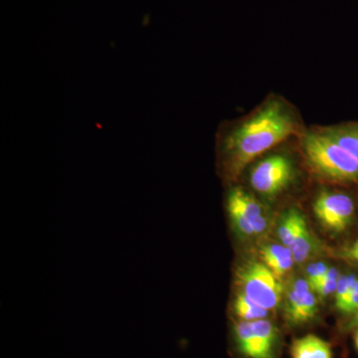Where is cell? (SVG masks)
I'll return each instance as SVG.
<instances>
[{"label": "cell", "instance_id": "obj_11", "mask_svg": "<svg viewBox=\"0 0 358 358\" xmlns=\"http://www.w3.org/2000/svg\"><path fill=\"white\" fill-rule=\"evenodd\" d=\"M235 334H236L238 348L245 357L264 358L258 339L252 327V322L241 320L235 327Z\"/></svg>", "mask_w": 358, "mask_h": 358}, {"label": "cell", "instance_id": "obj_13", "mask_svg": "<svg viewBox=\"0 0 358 358\" xmlns=\"http://www.w3.org/2000/svg\"><path fill=\"white\" fill-rule=\"evenodd\" d=\"M324 129L358 162V126L331 127Z\"/></svg>", "mask_w": 358, "mask_h": 358}, {"label": "cell", "instance_id": "obj_5", "mask_svg": "<svg viewBox=\"0 0 358 358\" xmlns=\"http://www.w3.org/2000/svg\"><path fill=\"white\" fill-rule=\"evenodd\" d=\"M313 212L326 229L341 233L348 229L355 215V204L343 193L322 192L313 203Z\"/></svg>", "mask_w": 358, "mask_h": 358}, {"label": "cell", "instance_id": "obj_8", "mask_svg": "<svg viewBox=\"0 0 358 358\" xmlns=\"http://www.w3.org/2000/svg\"><path fill=\"white\" fill-rule=\"evenodd\" d=\"M293 358H333L331 346L317 336H306L296 339L292 346Z\"/></svg>", "mask_w": 358, "mask_h": 358}, {"label": "cell", "instance_id": "obj_12", "mask_svg": "<svg viewBox=\"0 0 358 358\" xmlns=\"http://www.w3.org/2000/svg\"><path fill=\"white\" fill-rule=\"evenodd\" d=\"M259 345L262 350L264 357L274 358L275 341H277V329L270 320L263 319L252 322Z\"/></svg>", "mask_w": 358, "mask_h": 358}, {"label": "cell", "instance_id": "obj_7", "mask_svg": "<svg viewBox=\"0 0 358 358\" xmlns=\"http://www.w3.org/2000/svg\"><path fill=\"white\" fill-rule=\"evenodd\" d=\"M260 255L263 263L274 273L278 279H281L285 275L288 274L293 268V253L291 249L285 245H265L260 250Z\"/></svg>", "mask_w": 358, "mask_h": 358}, {"label": "cell", "instance_id": "obj_14", "mask_svg": "<svg viewBox=\"0 0 358 358\" xmlns=\"http://www.w3.org/2000/svg\"><path fill=\"white\" fill-rule=\"evenodd\" d=\"M234 310L240 319L247 322L266 319L268 315V310L252 301L244 293L237 294L234 301Z\"/></svg>", "mask_w": 358, "mask_h": 358}, {"label": "cell", "instance_id": "obj_2", "mask_svg": "<svg viewBox=\"0 0 358 358\" xmlns=\"http://www.w3.org/2000/svg\"><path fill=\"white\" fill-rule=\"evenodd\" d=\"M310 167L322 178L338 182H358V162L324 131H308L301 141Z\"/></svg>", "mask_w": 358, "mask_h": 358}, {"label": "cell", "instance_id": "obj_3", "mask_svg": "<svg viewBox=\"0 0 358 358\" xmlns=\"http://www.w3.org/2000/svg\"><path fill=\"white\" fill-rule=\"evenodd\" d=\"M237 278L243 293L261 307L272 310L281 303L282 285L265 264L245 263L238 268Z\"/></svg>", "mask_w": 358, "mask_h": 358}, {"label": "cell", "instance_id": "obj_6", "mask_svg": "<svg viewBox=\"0 0 358 358\" xmlns=\"http://www.w3.org/2000/svg\"><path fill=\"white\" fill-rule=\"evenodd\" d=\"M317 313V298L307 280H296L287 294V320L292 324H305L313 319Z\"/></svg>", "mask_w": 358, "mask_h": 358}, {"label": "cell", "instance_id": "obj_15", "mask_svg": "<svg viewBox=\"0 0 358 358\" xmlns=\"http://www.w3.org/2000/svg\"><path fill=\"white\" fill-rule=\"evenodd\" d=\"M315 247V238L313 237L307 225L301 229L298 236L294 240L293 244L289 246L293 253L294 263L301 264L307 261Z\"/></svg>", "mask_w": 358, "mask_h": 358}, {"label": "cell", "instance_id": "obj_23", "mask_svg": "<svg viewBox=\"0 0 358 358\" xmlns=\"http://www.w3.org/2000/svg\"><path fill=\"white\" fill-rule=\"evenodd\" d=\"M355 345H357V348L358 350V333L357 334V336H355Z\"/></svg>", "mask_w": 358, "mask_h": 358}, {"label": "cell", "instance_id": "obj_10", "mask_svg": "<svg viewBox=\"0 0 358 358\" xmlns=\"http://www.w3.org/2000/svg\"><path fill=\"white\" fill-rule=\"evenodd\" d=\"M228 207L237 209L250 222L263 215V206L248 192L234 188L228 196Z\"/></svg>", "mask_w": 358, "mask_h": 358}, {"label": "cell", "instance_id": "obj_16", "mask_svg": "<svg viewBox=\"0 0 358 358\" xmlns=\"http://www.w3.org/2000/svg\"><path fill=\"white\" fill-rule=\"evenodd\" d=\"M357 280L355 275H339L338 286L334 293H336V307L341 312L343 305H345L348 294L352 291Z\"/></svg>", "mask_w": 358, "mask_h": 358}, {"label": "cell", "instance_id": "obj_19", "mask_svg": "<svg viewBox=\"0 0 358 358\" xmlns=\"http://www.w3.org/2000/svg\"><path fill=\"white\" fill-rule=\"evenodd\" d=\"M329 270V268L327 267V264L322 262L313 263L308 266L307 271H306V274H307V282L313 292L317 288L320 282L324 279Z\"/></svg>", "mask_w": 358, "mask_h": 358}, {"label": "cell", "instance_id": "obj_4", "mask_svg": "<svg viewBox=\"0 0 358 358\" xmlns=\"http://www.w3.org/2000/svg\"><path fill=\"white\" fill-rule=\"evenodd\" d=\"M294 178V166L282 155L268 157L252 171L250 181L254 189L265 196H275L288 187Z\"/></svg>", "mask_w": 358, "mask_h": 358}, {"label": "cell", "instance_id": "obj_17", "mask_svg": "<svg viewBox=\"0 0 358 358\" xmlns=\"http://www.w3.org/2000/svg\"><path fill=\"white\" fill-rule=\"evenodd\" d=\"M338 279L339 275L338 270H336V268H329V272L327 273L324 279L320 282V284L317 285V288H315L313 292L319 294L320 300H324V299H327L329 294L336 292Z\"/></svg>", "mask_w": 358, "mask_h": 358}, {"label": "cell", "instance_id": "obj_22", "mask_svg": "<svg viewBox=\"0 0 358 358\" xmlns=\"http://www.w3.org/2000/svg\"><path fill=\"white\" fill-rule=\"evenodd\" d=\"M350 327H358V308L357 310H355V317H353L352 322H350Z\"/></svg>", "mask_w": 358, "mask_h": 358}, {"label": "cell", "instance_id": "obj_20", "mask_svg": "<svg viewBox=\"0 0 358 358\" xmlns=\"http://www.w3.org/2000/svg\"><path fill=\"white\" fill-rule=\"evenodd\" d=\"M358 308V280L352 287V291L346 299L345 305L341 310V313H352Z\"/></svg>", "mask_w": 358, "mask_h": 358}, {"label": "cell", "instance_id": "obj_1", "mask_svg": "<svg viewBox=\"0 0 358 358\" xmlns=\"http://www.w3.org/2000/svg\"><path fill=\"white\" fill-rule=\"evenodd\" d=\"M294 129V115L284 103L273 100L265 103L225 141L230 173L237 176L252 160L286 140Z\"/></svg>", "mask_w": 358, "mask_h": 358}, {"label": "cell", "instance_id": "obj_21", "mask_svg": "<svg viewBox=\"0 0 358 358\" xmlns=\"http://www.w3.org/2000/svg\"><path fill=\"white\" fill-rule=\"evenodd\" d=\"M343 256L348 260L355 261L358 264V241L355 242L352 246L348 247L343 252Z\"/></svg>", "mask_w": 358, "mask_h": 358}, {"label": "cell", "instance_id": "obj_9", "mask_svg": "<svg viewBox=\"0 0 358 358\" xmlns=\"http://www.w3.org/2000/svg\"><path fill=\"white\" fill-rule=\"evenodd\" d=\"M307 225V221L303 214L296 209H289L286 213L282 214L278 228V234L282 244L289 248L299 233Z\"/></svg>", "mask_w": 358, "mask_h": 358}, {"label": "cell", "instance_id": "obj_18", "mask_svg": "<svg viewBox=\"0 0 358 358\" xmlns=\"http://www.w3.org/2000/svg\"><path fill=\"white\" fill-rule=\"evenodd\" d=\"M228 212H229L231 221L234 224L235 228L240 234L243 235V236H253V235H255L251 222L245 217L241 212L232 208V207H228Z\"/></svg>", "mask_w": 358, "mask_h": 358}]
</instances>
